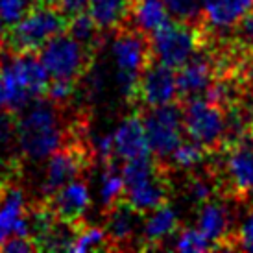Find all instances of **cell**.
<instances>
[{
    "label": "cell",
    "mask_w": 253,
    "mask_h": 253,
    "mask_svg": "<svg viewBox=\"0 0 253 253\" xmlns=\"http://www.w3.org/2000/svg\"><path fill=\"white\" fill-rule=\"evenodd\" d=\"M17 146L30 161H44L63 146V127L56 102L36 98L15 120Z\"/></svg>",
    "instance_id": "cell-1"
},
{
    "label": "cell",
    "mask_w": 253,
    "mask_h": 253,
    "mask_svg": "<svg viewBox=\"0 0 253 253\" xmlns=\"http://www.w3.org/2000/svg\"><path fill=\"white\" fill-rule=\"evenodd\" d=\"M48 84L50 74L34 52L15 54L0 63V113H21L46 92Z\"/></svg>",
    "instance_id": "cell-2"
},
{
    "label": "cell",
    "mask_w": 253,
    "mask_h": 253,
    "mask_svg": "<svg viewBox=\"0 0 253 253\" xmlns=\"http://www.w3.org/2000/svg\"><path fill=\"white\" fill-rule=\"evenodd\" d=\"M109 52L115 65V80L119 91L127 98H133L141 74L154 59L152 46L139 30L122 28L111 41Z\"/></svg>",
    "instance_id": "cell-3"
},
{
    "label": "cell",
    "mask_w": 253,
    "mask_h": 253,
    "mask_svg": "<svg viewBox=\"0 0 253 253\" xmlns=\"http://www.w3.org/2000/svg\"><path fill=\"white\" fill-rule=\"evenodd\" d=\"M69 17L54 4H37L22 19L9 26L6 41L15 54L41 50L52 37L67 30Z\"/></svg>",
    "instance_id": "cell-4"
},
{
    "label": "cell",
    "mask_w": 253,
    "mask_h": 253,
    "mask_svg": "<svg viewBox=\"0 0 253 253\" xmlns=\"http://www.w3.org/2000/svg\"><path fill=\"white\" fill-rule=\"evenodd\" d=\"M150 46L154 59L172 69H179L198 54V48L202 46V34L200 30L192 28V22L170 21L150 36Z\"/></svg>",
    "instance_id": "cell-5"
},
{
    "label": "cell",
    "mask_w": 253,
    "mask_h": 253,
    "mask_svg": "<svg viewBox=\"0 0 253 253\" xmlns=\"http://www.w3.org/2000/svg\"><path fill=\"white\" fill-rule=\"evenodd\" d=\"M181 109L183 127L189 139L196 141L207 150L222 142L227 129V119L220 104L202 94L185 98V106Z\"/></svg>",
    "instance_id": "cell-6"
},
{
    "label": "cell",
    "mask_w": 253,
    "mask_h": 253,
    "mask_svg": "<svg viewBox=\"0 0 253 253\" xmlns=\"http://www.w3.org/2000/svg\"><path fill=\"white\" fill-rule=\"evenodd\" d=\"M41 63L44 65L50 80H74L84 76L91 56L89 46L80 42L67 32L52 37L39 54Z\"/></svg>",
    "instance_id": "cell-7"
},
{
    "label": "cell",
    "mask_w": 253,
    "mask_h": 253,
    "mask_svg": "<svg viewBox=\"0 0 253 253\" xmlns=\"http://www.w3.org/2000/svg\"><path fill=\"white\" fill-rule=\"evenodd\" d=\"M146 137L152 148V154L163 161L169 159L170 154L183 141V109L176 102L165 106L148 107V113L142 117Z\"/></svg>",
    "instance_id": "cell-8"
},
{
    "label": "cell",
    "mask_w": 253,
    "mask_h": 253,
    "mask_svg": "<svg viewBox=\"0 0 253 253\" xmlns=\"http://www.w3.org/2000/svg\"><path fill=\"white\" fill-rule=\"evenodd\" d=\"M174 71L176 69L169 65L152 59V63L141 74L135 98L146 107H157L176 102L179 92H177V78Z\"/></svg>",
    "instance_id": "cell-9"
},
{
    "label": "cell",
    "mask_w": 253,
    "mask_h": 253,
    "mask_svg": "<svg viewBox=\"0 0 253 253\" xmlns=\"http://www.w3.org/2000/svg\"><path fill=\"white\" fill-rule=\"evenodd\" d=\"M87 167L85 150L80 146H61L46 159L44 181H42V194L52 196L63 185L76 179Z\"/></svg>",
    "instance_id": "cell-10"
},
{
    "label": "cell",
    "mask_w": 253,
    "mask_h": 253,
    "mask_svg": "<svg viewBox=\"0 0 253 253\" xmlns=\"http://www.w3.org/2000/svg\"><path fill=\"white\" fill-rule=\"evenodd\" d=\"M224 176L227 187L237 198L253 194V142L237 141L224 159Z\"/></svg>",
    "instance_id": "cell-11"
},
{
    "label": "cell",
    "mask_w": 253,
    "mask_h": 253,
    "mask_svg": "<svg viewBox=\"0 0 253 253\" xmlns=\"http://www.w3.org/2000/svg\"><path fill=\"white\" fill-rule=\"evenodd\" d=\"M91 207V190L82 179H72L50 196L48 209L63 224H76Z\"/></svg>",
    "instance_id": "cell-12"
},
{
    "label": "cell",
    "mask_w": 253,
    "mask_h": 253,
    "mask_svg": "<svg viewBox=\"0 0 253 253\" xmlns=\"http://www.w3.org/2000/svg\"><path fill=\"white\" fill-rule=\"evenodd\" d=\"M113 144H115V157H119L122 161H131V159L154 155L150 142H148L142 117L139 115H129L115 127Z\"/></svg>",
    "instance_id": "cell-13"
},
{
    "label": "cell",
    "mask_w": 253,
    "mask_h": 253,
    "mask_svg": "<svg viewBox=\"0 0 253 253\" xmlns=\"http://www.w3.org/2000/svg\"><path fill=\"white\" fill-rule=\"evenodd\" d=\"M176 78L179 96H202L214 84V63L205 54H194L177 69Z\"/></svg>",
    "instance_id": "cell-14"
},
{
    "label": "cell",
    "mask_w": 253,
    "mask_h": 253,
    "mask_svg": "<svg viewBox=\"0 0 253 253\" xmlns=\"http://www.w3.org/2000/svg\"><path fill=\"white\" fill-rule=\"evenodd\" d=\"M167 198L169 189L157 170L150 176L126 183V202L139 212L154 211L155 207L167 202Z\"/></svg>",
    "instance_id": "cell-15"
},
{
    "label": "cell",
    "mask_w": 253,
    "mask_h": 253,
    "mask_svg": "<svg viewBox=\"0 0 253 253\" xmlns=\"http://www.w3.org/2000/svg\"><path fill=\"white\" fill-rule=\"evenodd\" d=\"M253 13V0H207L204 6V19L209 28L225 32Z\"/></svg>",
    "instance_id": "cell-16"
},
{
    "label": "cell",
    "mask_w": 253,
    "mask_h": 253,
    "mask_svg": "<svg viewBox=\"0 0 253 253\" xmlns=\"http://www.w3.org/2000/svg\"><path fill=\"white\" fill-rule=\"evenodd\" d=\"M0 229L6 237H32V222L26 216V200L21 189H9L0 200Z\"/></svg>",
    "instance_id": "cell-17"
},
{
    "label": "cell",
    "mask_w": 253,
    "mask_h": 253,
    "mask_svg": "<svg viewBox=\"0 0 253 253\" xmlns=\"http://www.w3.org/2000/svg\"><path fill=\"white\" fill-rule=\"evenodd\" d=\"M229 225H231V216L225 205L211 200L202 204L198 212V229L211 240L214 250L225 248L224 242L229 235Z\"/></svg>",
    "instance_id": "cell-18"
},
{
    "label": "cell",
    "mask_w": 253,
    "mask_h": 253,
    "mask_svg": "<svg viewBox=\"0 0 253 253\" xmlns=\"http://www.w3.org/2000/svg\"><path fill=\"white\" fill-rule=\"evenodd\" d=\"M177 227H179V216L174 211V207L165 202L159 207H155L154 211H150V216L144 220L141 231L142 242L148 248L159 246L163 240L176 235Z\"/></svg>",
    "instance_id": "cell-19"
},
{
    "label": "cell",
    "mask_w": 253,
    "mask_h": 253,
    "mask_svg": "<svg viewBox=\"0 0 253 253\" xmlns=\"http://www.w3.org/2000/svg\"><path fill=\"white\" fill-rule=\"evenodd\" d=\"M129 17L135 22V30L144 36H152L155 30L170 22V11L165 0H133Z\"/></svg>",
    "instance_id": "cell-20"
},
{
    "label": "cell",
    "mask_w": 253,
    "mask_h": 253,
    "mask_svg": "<svg viewBox=\"0 0 253 253\" xmlns=\"http://www.w3.org/2000/svg\"><path fill=\"white\" fill-rule=\"evenodd\" d=\"M133 0H89L87 13L100 30L120 28L131 13Z\"/></svg>",
    "instance_id": "cell-21"
},
{
    "label": "cell",
    "mask_w": 253,
    "mask_h": 253,
    "mask_svg": "<svg viewBox=\"0 0 253 253\" xmlns=\"http://www.w3.org/2000/svg\"><path fill=\"white\" fill-rule=\"evenodd\" d=\"M139 214L141 212L135 211L127 202L124 204L119 202L117 205H113L111 209H107L106 231L115 246H120L122 242H127L133 237L137 224H139Z\"/></svg>",
    "instance_id": "cell-22"
},
{
    "label": "cell",
    "mask_w": 253,
    "mask_h": 253,
    "mask_svg": "<svg viewBox=\"0 0 253 253\" xmlns=\"http://www.w3.org/2000/svg\"><path fill=\"white\" fill-rule=\"evenodd\" d=\"M126 194V183L122 177V172L113 167V163H106V169L100 176L98 183V196L100 204L104 209H111L113 205H117Z\"/></svg>",
    "instance_id": "cell-23"
},
{
    "label": "cell",
    "mask_w": 253,
    "mask_h": 253,
    "mask_svg": "<svg viewBox=\"0 0 253 253\" xmlns=\"http://www.w3.org/2000/svg\"><path fill=\"white\" fill-rule=\"evenodd\" d=\"M65 32L74 37V39H78L80 42H84L85 46L92 48L96 44L100 28L96 26V22L92 21V17L87 11H80V13L69 17Z\"/></svg>",
    "instance_id": "cell-24"
},
{
    "label": "cell",
    "mask_w": 253,
    "mask_h": 253,
    "mask_svg": "<svg viewBox=\"0 0 253 253\" xmlns=\"http://www.w3.org/2000/svg\"><path fill=\"white\" fill-rule=\"evenodd\" d=\"M205 159V148L196 141H181L177 148L170 154V165L177 170H192L202 165Z\"/></svg>",
    "instance_id": "cell-25"
},
{
    "label": "cell",
    "mask_w": 253,
    "mask_h": 253,
    "mask_svg": "<svg viewBox=\"0 0 253 253\" xmlns=\"http://www.w3.org/2000/svg\"><path fill=\"white\" fill-rule=\"evenodd\" d=\"M107 242H109V235H107L106 227L89 225V227H84L82 231L74 233V239L71 242L69 252L84 253L92 252V250H102V248L107 246Z\"/></svg>",
    "instance_id": "cell-26"
},
{
    "label": "cell",
    "mask_w": 253,
    "mask_h": 253,
    "mask_svg": "<svg viewBox=\"0 0 253 253\" xmlns=\"http://www.w3.org/2000/svg\"><path fill=\"white\" fill-rule=\"evenodd\" d=\"M172 248L181 253H202L214 250L211 240L207 239L198 227H185V229L176 231Z\"/></svg>",
    "instance_id": "cell-27"
},
{
    "label": "cell",
    "mask_w": 253,
    "mask_h": 253,
    "mask_svg": "<svg viewBox=\"0 0 253 253\" xmlns=\"http://www.w3.org/2000/svg\"><path fill=\"white\" fill-rule=\"evenodd\" d=\"M172 17L177 21L192 22L204 13V6L207 0H165Z\"/></svg>",
    "instance_id": "cell-28"
},
{
    "label": "cell",
    "mask_w": 253,
    "mask_h": 253,
    "mask_svg": "<svg viewBox=\"0 0 253 253\" xmlns=\"http://www.w3.org/2000/svg\"><path fill=\"white\" fill-rule=\"evenodd\" d=\"M37 4L39 0H0V19L6 26H11Z\"/></svg>",
    "instance_id": "cell-29"
},
{
    "label": "cell",
    "mask_w": 253,
    "mask_h": 253,
    "mask_svg": "<svg viewBox=\"0 0 253 253\" xmlns=\"http://www.w3.org/2000/svg\"><path fill=\"white\" fill-rule=\"evenodd\" d=\"M46 94L56 104L67 102L74 94V80H52L48 84Z\"/></svg>",
    "instance_id": "cell-30"
},
{
    "label": "cell",
    "mask_w": 253,
    "mask_h": 253,
    "mask_svg": "<svg viewBox=\"0 0 253 253\" xmlns=\"http://www.w3.org/2000/svg\"><path fill=\"white\" fill-rule=\"evenodd\" d=\"M187 194H189L196 204H205V202H209L212 196V185L207 181L205 177L194 176L189 181Z\"/></svg>",
    "instance_id": "cell-31"
},
{
    "label": "cell",
    "mask_w": 253,
    "mask_h": 253,
    "mask_svg": "<svg viewBox=\"0 0 253 253\" xmlns=\"http://www.w3.org/2000/svg\"><path fill=\"white\" fill-rule=\"evenodd\" d=\"M37 244L32 242V237H7L4 244L0 248V252L6 253H30L37 250Z\"/></svg>",
    "instance_id": "cell-32"
},
{
    "label": "cell",
    "mask_w": 253,
    "mask_h": 253,
    "mask_svg": "<svg viewBox=\"0 0 253 253\" xmlns=\"http://www.w3.org/2000/svg\"><path fill=\"white\" fill-rule=\"evenodd\" d=\"M237 242H239L237 248L253 252V211L248 212L246 218L242 220L239 233H237Z\"/></svg>",
    "instance_id": "cell-33"
},
{
    "label": "cell",
    "mask_w": 253,
    "mask_h": 253,
    "mask_svg": "<svg viewBox=\"0 0 253 253\" xmlns=\"http://www.w3.org/2000/svg\"><path fill=\"white\" fill-rule=\"evenodd\" d=\"M50 4H54L61 13L71 17V15H76L80 11H85L89 0H50Z\"/></svg>",
    "instance_id": "cell-34"
},
{
    "label": "cell",
    "mask_w": 253,
    "mask_h": 253,
    "mask_svg": "<svg viewBox=\"0 0 253 253\" xmlns=\"http://www.w3.org/2000/svg\"><path fill=\"white\" fill-rule=\"evenodd\" d=\"M240 26V32H242V36L246 39V42L250 44V48L253 50V13L248 15L244 21L239 24Z\"/></svg>",
    "instance_id": "cell-35"
},
{
    "label": "cell",
    "mask_w": 253,
    "mask_h": 253,
    "mask_svg": "<svg viewBox=\"0 0 253 253\" xmlns=\"http://www.w3.org/2000/svg\"><path fill=\"white\" fill-rule=\"evenodd\" d=\"M6 39V24H4V21L0 19V42Z\"/></svg>",
    "instance_id": "cell-36"
},
{
    "label": "cell",
    "mask_w": 253,
    "mask_h": 253,
    "mask_svg": "<svg viewBox=\"0 0 253 253\" xmlns=\"http://www.w3.org/2000/svg\"><path fill=\"white\" fill-rule=\"evenodd\" d=\"M7 237H6V233L0 229V248H2V244H4V240H6Z\"/></svg>",
    "instance_id": "cell-37"
}]
</instances>
